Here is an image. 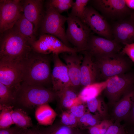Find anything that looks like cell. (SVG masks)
<instances>
[{
    "mask_svg": "<svg viewBox=\"0 0 134 134\" xmlns=\"http://www.w3.org/2000/svg\"><path fill=\"white\" fill-rule=\"evenodd\" d=\"M74 2L72 0H50L46 4L53 7L61 14L72 8Z\"/></svg>",
    "mask_w": 134,
    "mask_h": 134,
    "instance_id": "f1b7e54d",
    "label": "cell"
},
{
    "mask_svg": "<svg viewBox=\"0 0 134 134\" xmlns=\"http://www.w3.org/2000/svg\"><path fill=\"white\" fill-rule=\"evenodd\" d=\"M89 0H76L72 7L70 15L83 20L84 12L87 7Z\"/></svg>",
    "mask_w": 134,
    "mask_h": 134,
    "instance_id": "83f0119b",
    "label": "cell"
},
{
    "mask_svg": "<svg viewBox=\"0 0 134 134\" xmlns=\"http://www.w3.org/2000/svg\"><path fill=\"white\" fill-rule=\"evenodd\" d=\"M92 3L96 8L109 17H121L131 13L125 0H94Z\"/></svg>",
    "mask_w": 134,
    "mask_h": 134,
    "instance_id": "4fadbf2b",
    "label": "cell"
},
{
    "mask_svg": "<svg viewBox=\"0 0 134 134\" xmlns=\"http://www.w3.org/2000/svg\"><path fill=\"white\" fill-rule=\"evenodd\" d=\"M13 28L31 45L36 40L34 25L25 17L23 13Z\"/></svg>",
    "mask_w": 134,
    "mask_h": 134,
    "instance_id": "ffe728a7",
    "label": "cell"
},
{
    "mask_svg": "<svg viewBox=\"0 0 134 134\" xmlns=\"http://www.w3.org/2000/svg\"><path fill=\"white\" fill-rule=\"evenodd\" d=\"M133 87L125 93L114 105L113 115L115 121L120 122L125 120L129 114L132 103Z\"/></svg>",
    "mask_w": 134,
    "mask_h": 134,
    "instance_id": "d6986e66",
    "label": "cell"
},
{
    "mask_svg": "<svg viewBox=\"0 0 134 134\" xmlns=\"http://www.w3.org/2000/svg\"><path fill=\"white\" fill-rule=\"evenodd\" d=\"M134 86V73L128 72L110 78L104 93L109 105H114Z\"/></svg>",
    "mask_w": 134,
    "mask_h": 134,
    "instance_id": "52a82bcc",
    "label": "cell"
},
{
    "mask_svg": "<svg viewBox=\"0 0 134 134\" xmlns=\"http://www.w3.org/2000/svg\"><path fill=\"white\" fill-rule=\"evenodd\" d=\"M0 129H5L10 127L14 124L11 116V106H0Z\"/></svg>",
    "mask_w": 134,
    "mask_h": 134,
    "instance_id": "4316f807",
    "label": "cell"
},
{
    "mask_svg": "<svg viewBox=\"0 0 134 134\" xmlns=\"http://www.w3.org/2000/svg\"><path fill=\"white\" fill-rule=\"evenodd\" d=\"M17 134H43L41 130L36 129L20 128Z\"/></svg>",
    "mask_w": 134,
    "mask_h": 134,
    "instance_id": "8d00e7d4",
    "label": "cell"
},
{
    "mask_svg": "<svg viewBox=\"0 0 134 134\" xmlns=\"http://www.w3.org/2000/svg\"><path fill=\"white\" fill-rule=\"evenodd\" d=\"M113 123L112 120L103 119L99 123L88 129L89 134H105Z\"/></svg>",
    "mask_w": 134,
    "mask_h": 134,
    "instance_id": "f546056e",
    "label": "cell"
},
{
    "mask_svg": "<svg viewBox=\"0 0 134 134\" xmlns=\"http://www.w3.org/2000/svg\"><path fill=\"white\" fill-rule=\"evenodd\" d=\"M132 99V103L131 110L125 120L133 124L134 126V86L133 88Z\"/></svg>",
    "mask_w": 134,
    "mask_h": 134,
    "instance_id": "74e56055",
    "label": "cell"
},
{
    "mask_svg": "<svg viewBox=\"0 0 134 134\" xmlns=\"http://www.w3.org/2000/svg\"><path fill=\"white\" fill-rule=\"evenodd\" d=\"M71 87H68L56 93L61 99L62 105L65 107L70 108L73 105L82 103L80 100L78 95Z\"/></svg>",
    "mask_w": 134,
    "mask_h": 134,
    "instance_id": "cb8c5ba5",
    "label": "cell"
},
{
    "mask_svg": "<svg viewBox=\"0 0 134 134\" xmlns=\"http://www.w3.org/2000/svg\"><path fill=\"white\" fill-rule=\"evenodd\" d=\"M50 59L48 55L37 52L32 49L21 62L22 82L31 85L44 86L51 81Z\"/></svg>",
    "mask_w": 134,
    "mask_h": 134,
    "instance_id": "6da1fadb",
    "label": "cell"
},
{
    "mask_svg": "<svg viewBox=\"0 0 134 134\" xmlns=\"http://www.w3.org/2000/svg\"><path fill=\"white\" fill-rule=\"evenodd\" d=\"M15 90L0 83V106H11L15 102Z\"/></svg>",
    "mask_w": 134,
    "mask_h": 134,
    "instance_id": "484cf974",
    "label": "cell"
},
{
    "mask_svg": "<svg viewBox=\"0 0 134 134\" xmlns=\"http://www.w3.org/2000/svg\"><path fill=\"white\" fill-rule=\"evenodd\" d=\"M46 8L40 26L41 35L47 34L54 35L69 46L65 27L67 17L62 15L53 7L47 4Z\"/></svg>",
    "mask_w": 134,
    "mask_h": 134,
    "instance_id": "5b68a950",
    "label": "cell"
},
{
    "mask_svg": "<svg viewBox=\"0 0 134 134\" xmlns=\"http://www.w3.org/2000/svg\"><path fill=\"white\" fill-rule=\"evenodd\" d=\"M43 134H71L70 128L66 126L59 127H52L46 132L41 131Z\"/></svg>",
    "mask_w": 134,
    "mask_h": 134,
    "instance_id": "d6a6232c",
    "label": "cell"
},
{
    "mask_svg": "<svg viewBox=\"0 0 134 134\" xmlns=\"http://www.w3.org/2000/svg\"><path fill=\"white\" fill-rule=\"evenodd\" d=\"M114 39L125 45L134 42V21L131 19L116 23L112 29Z\"/></svg>",
    "mask_w": 134,
    "mask_h": 134,
    "instance_id": "e0dca14e",
    "label": "cell"
},
{
    "mask_svg": "<svg viewBox=\"0 0 134 134\" xmlns=\"http://www.w3.org/2000/svg\"><path fill=\"white\" fill-rule=\"evenodd\" d=\"M127 134H134V126L132 127L127 132Z\"/></svg>",
    "mask_w": 134,
    "mask_h": 134,
    "instance_id": "60d3db41",
    "label": "cell"
},
{
    "mask_svg": "<svg viewBox=\"0 0 134 134\" xmlns=\"http://www.w3.org/2000/svg\"><path fill=\"white\" fill-rule=\"evenodd\" d=\"M131 15V19L134 21V13H133Z\"/></svg>",
    "mask_w": 134,
    "mask_h": 134,
    "instance_id": "b9f144b4",
    "label": "cell"
},
{
    "mask_svg": "<svg viewBox=\"0 0 134 134\" xmlns=\"http://www.w3.org/2000/svg\"><path fill=\"white\" fill-rule=\"evenodd\" d=\"M81 65L80 85L84 87L97 82L99 74L96 64L91 55L86 51Z\"/></svg>",
    "mask_w": 134,
    "mask_h": 134,
    "instance_id": "ac0fdd59",
    "label": "cell"
},
{
    "mask_svg": "<svg viewBox=\"0 0 134 134\" xmlns=\"http://www.w3.org/2000/svg\"><path fill=\"white\" fill-rule=\"evenodd\" d=\"M33 50L46 55H58L61 53L78 52L76 48L68 46L55 36L49 34H41L32 45Z\"/></svg>",
    "mask_w": 134,
    "mask_h": 134,
    "instance_id": "ba28073f",
    "label": "cell"
},
{
    "mask_svg": "<svg viewBox=\"0 0 134 134\" xmlns=\"http://www.w3.org/2000/svg\"><path fill=\"white\" fill-rule=\"evenodd\" d=\"M127 6L130 9H134V0H125Z\"/></svg>",
    "mask_w": 134,
    "mask_h": 134,
    "instance_id": "ab89813d",
    "label": "cell"
},
{
    "mask_svg": "<svg viewBox=\"0 0 134 134\" xmlns=\"http://www.w3.org/2000/svg\"><path fill=\"white\" fill-rule=\"evenodd\" d=\"M77 118L70 112H63L61 116V121L65 126L69 127L75 125L77 122Z\"/></svg>",
    "mask_w": 134,
    "mask_h": 134,
    "instance_id": "836d02e7",
    "label": "cell"
},
{
    "mask_svg": "<svg viewBox=\"0 0 134 134\" xmlns=\"http://www.w3.org/2000/svg\"><path fill=\"white\" fill-rule=\"evenodd\" d=\"M105 134H127L125 127L115 121L109 127Z\"/></svg>",
    "mask_w": 134,
    "mask_h": 134,
    "instance_id": "1f68e13d",
    "label": "cell"
},
{
    "mask_svg": "<svg viewBox=\"0 0 134 134\" xmlns=\"http://www.w3.org/2000/svg\"><path fill=\"white\" fill-rule=\"evenodd\" d=\"M43 2L42 0H21L23 14L34 25L35 35L40 26L45 13Z\"/></svg>",
    "mask_w": 134,
    "mask_h": 134,
    "instance_id": "9a60e30c",
    "label": "cell"
},
{
    "mask_svg": "<svg viewBox=\"0 0 134 134\" xmlns=\"http://www.w3.org/2000/svg\"><path fill=\"white\" fill-rule=\"evenodd\" d=\"M67 22L66 33L68 41L75 46L78 52L85 51L91 30L81 19L69 14Z\"/></svg>",
    "mask_w": 134,
    "mask_h": 134,
    "instance_id": "8992f818",
    "label": "cell"
},
{
    "mask_svg": "<svg viewBox=\"0 0 134 134\" xmlns=\"http://www.w3.org/2000/svg\"><path fill=\"white\" fill-rule=\"evenodd\" d=\"M82 103H77L69 109L70 112L77 118H79L85 113V107Z\"/></svg>",
    "mask_w": 134,
    "mask_h": 134,
    "instance_id": "e575fe53",
    "label": "cell"
},
{
    "mask_svg": "<svg viewBox=\"0 0 134 134\" xmlns=\"http://www.w3.org/2000/svg\"><path fill=\"white\" fill-rule=\"evenodd\" d=\"M23 13L21 0H0V33L12 28Z\"/></svg>",
    "mask_w": 134,
    "mask_h": 134,
    "instance_id": "30bf717a",
    "label": "cell"
},
{
    "mask_svg": "<svg viewBox=\"0 0 134 134\" xmlns=\"http://www.w3.org/2000/svg\"><path fill=\"white\" fill-rule=\"evenodd\" d=\"M110 78L84 87L78 95L80 101L82 103L86 102L89 99L99 96L106 88Z\"/></svg>",
    "mask_w": 134,
    "mask_h": 134,
    "instance_id": "44dd1931",
    "label": "cell"
},
{
    "mask_svg": "<svg viewBox=\"0 0 134 134\" xmlns=\"http://www.w3.org/2000/svg\"><path fill=\"white\" fill-rule=\"evenodd\" d=\"M122 48L121 44L114 39L91 35L85 51L95 59L119 53Z\"/></svg>",
    "mask_w": 134,
    "mask_h": 134,
    "instance_id": "9c48e42d",
    "label": "cell"
},
{
    "mask_svg": "<svg viewBox=\"0 0 134 134\" xmlns=\"http://www.w3.org/2000/svg\"><path fill=\"white\" fill-rule=\"evenodd\" d=\"M82 21L91 31L100 36L112 40V30L104 18L93 7L87 6Z\"/></svg>",
    "mask_w": 134,
    "mask_h": 134,
    "instance_id": "7c38bea8",
    "label": "cell"
},
{
    "mask_svg": "<svg viewBox=\"0 0 134 134\" xmlns=\"http://www.w3.org/2000/svg\"><path fill=\"white\" fill-rule=\"evenodd\" d=\"M77 53L64 54L62 56L67 68L70 87L72 88L80 85L81 70L83 56Z\"/></svg>",
    "mask_w": 134,
    "mask_h": 134,
    "instance_id": "2e32d148",
    "label": "cell"
},
{
    "mask_svg": "<svg viewBox=\"0 0 134 134\" xmlns=\"http://www.w3.org/2000/svg\"><path fill=\"white\" fill-rule=\"evenodd\" d=\"M35 115L39 124L43 125L48 126L53 124L57 114L54 109L46 103L37 107Z\"/></svg>",
    "mask_w": 134,
    "mask_h": 134,
    "instance_id": "7402d4cb",
    "label": "cell"
},
{
    "mask_svg": "<svg viewBox=\"0 0 134 134\" xmlns=\"http://www.w3.org/2000/svg\"><path fill=\"white\" fill-rule=\"evenodd\" d=\"M54 66L51 74L53 89L56 93L70 87L67 68L61 61L59 55H53Z\"/></svg>",
    "mask_w": 134,
    "mask_h": 134,
    "instance_id": "5bb4252c",
    "label": "cell"
},
{
    "mask_svg": "<svg viewBox=\"0 0 134 134\" xmlns=\"http://www.w3.org/2000/svg\"><path fill=\"white\" fill-rule=\"evenodd\" d=\"M22 82L21 62L0 59V83L15 90Z\"/></svg>",
    "mask_w": 134,
    "mask_h": 134,
    "instance_id": "8fae6325",
    "label": "cell"
},
{
    "mask_svg": "<svg viewBox=\"0 0 134 134\" xmlns=\"http://www.w3.org/2000/svg\"><path fill=\"white\" fill-rule=\"evenodd\" d=\"M79 119L80 122L88 129L100 122L95 116L89 113H85Z\"/></svg>",
    "mask_w": 134,
    "mask_h": 134,
    "instance_id": "4dcf8cb0",
    "label": "cell"
},
{
    "mask_svg": "<svg viewBox=\"0 0 134 134\" xmlns=\"http://www.w3.org/2000/svg\"><path fill=\"white\" fill-rule=\"evenodd\" d=\"M122 51L93 59L98 69L99 79L105 81L111 77L128 72L131 63Z\"/></svg>",
    "mask_w": 134,
    "mask_h": 134,
    "instance_id": "277c9868",
    "label": "cell"
},
{
    "mask_svg": "<svg viewBox=\"0 0 134 134\" xmlns=\"http://www.w3.org/2000/svg\"><path fill=\"white\" fill-rule=\"evenodd\" d=\"M99 96L89 99L86 102L90 112L104 118L107 114V105L103 99Z\"/></svg>",
    "mask_w": 134,
    "mask_h": 134,
    "instance_id": "603a6c76",
    "label": "cell"
},
{
    "mask_svg": "<svg viewBox=\"0 0 134 134\" xmlns=\"http://www.w3.org/2000/svg\"><path fill=\"white\" fill-rule=\"evenodd\" d=\"M18 129L15 127L0 129V134H17Z\"/></svg>",
    "mask_w": 134,
    "mask_h": 134,
    "instance_id": "f35d334b",
    "label": "cell"
},
{
    "mask_svg": "<svg viewBox=\"0 0 134 134\" xmlns=\"http://www.w3.org/2000/svg\"><path fill=\"white\" fill-rule=\"evenodd\" d=\"M15 102L24 107H33L47 103L57 96L56 93L40 85H31L22 83L14 91Z\"/></svg>",
    "mask_w": 134,
    "mask_h": 134,
    "instance_id": "3957f363",
    "label": "cell"
},
{
    "mask_svg": "<svg viewBox=\"0 0 134 134\" xmlns=\"http://www.w3.org/2000/svg\"><path fill=\"white\" fill-rule=\"evenodd\" d=\"M11 116L14 124L20 128L26 129L33 126L31 118L21 109H12Z\"/></svg>",
    "mask_w": 134,
    "mask_h": 134,
    "instance_id": "d4e9b609",
    "label": "cell"
},
{
    "mask_svg": "<svg viewBox=\"0 0 134 134\" xmlns=\"http://www.w3.org/2000/svg\"><path fill=\"white\" fill-rule=\"evenodd\" d=\"M32 49L31 45L13 27L0 33V59L21 62Z\"/></svg>",
    "mask_w": 134,
    "mask_h": 134,
    "instance_id": "7a4b0ae2",
    "label": "cell"
},
{
    "mask_svg": "<svg viewBox=\"0 0 134 134\" xmlns=\"http://www.w3.org/2000/svg\"><path fill=\"white\" fill-rule=\"evenodd\" d=\"M122 52L127 55L134 62V42L125 45L123 48Z\"/></svg>",
    "mask_w": 134,
    "mask_h": 134,
    "instance_id": "d590c367",
    "label": "cell"
}]
</instances>
